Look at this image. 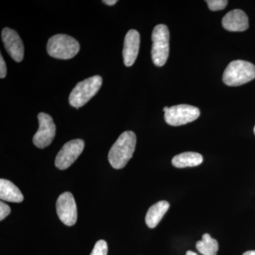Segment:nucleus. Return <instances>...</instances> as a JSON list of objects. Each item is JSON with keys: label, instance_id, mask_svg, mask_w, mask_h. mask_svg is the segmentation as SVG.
Segmentation results:
<instances>
[{"label": "nucleus", "instance_id": "nucleus-1", "mask_svg": "<svg viewBox=\"0 0 255 255\" xmlns=\"http://www.w3.org/2000/svg\"><path fill=\"white\" fill-rule=\"evenodd\" d=\"M136 145V135L132 131L121 134L109 152V162L113 168L120 169L127 165L133 155Z\"/></svg>", "mask_w": 255, "mask_h": 255}, {"label": "nucleus", "instance_id": "nucleus-2", "mask_svg": "<svg viewBox=\"0 0 255 255\" xmlns=\"http://www.w3.org/2000/svg\"><path fill=\"white\" fill-rule=\"evenodd\" d=\"M255 78V65L250 62L238 60L231 62L225 70L223 82L228 86L237 87Z\"/></svg>", "mask_w": 255, "mask_h": 255}, {"label": "nucleus", "instance_id": "nucleus-3", "mask_svg": "<svg viewBox=\"0 0 255 255\" xmlns=\"http://www.w3.org/2000/svg\"><path fill=\"white\" fill-rule=\"evenodd\" d=\"M80 48L77 40L65 34H57L50 37L47 43L48 54L57 59H71L78 54Z\"/></svg>", "mask_w": 255, "mask_h": 255}, {"label": "nucleus", "instance_id": "nucleus-4", "mask_svg": "<svg viewBox=\"0 0 255 255\" xmlns=\"http://www.w3.org/2000/svg\"><path fill=\"white\" fill-rule=\"evenodd\" d=\"M102 85V77L99 75L87 78L77 84L69 97L72 107L79 109L86 105L100 90Z\"/></svg>", "mask_w": 255, "mask_h": 255}, {"label": "nucleus", "instance_id": "nucleus-5", "mask_svg": "<svg viewBox=\"0 0 255 255\" xmlns=\"http://www.w3.org/2000/svg\"><path fill=\"white\" fill-rule=\"evenodd\" d=\"M152 41V61L156 66H163L168 58L169 52V31L166 25L159 24L154 28Z\"/></svg>", "mask_w": 255, "mask_h": 255}, {"label": "nucleus", "instance_id": "nucleus-6", "mask_svg": "<svg viewBox=\"0 0 255 255\" xmlns=\"http://www.w3.org/2000/svg\"><path fill=\"white\" fill-rule=\"evenodd\" d=\"M200 111L197 107L188 105H179L169 107L164 112L166 123L172 127H179L191 123L199 118Z\"/></svg>", "mask_w": 255, "mask_h": 255}, {"label": "nucleus", "instance_id": "nucleus-7", "mask_svg": "<svg viewBox=\"0 0 255 255\" xmlns=\"http://www.w3.org/2000/svg\"><path fill=\"white\" fill-rule=\"evenodd\" d=\"M84 147L85 142L81 139H75L66 142L56 156L55 167L62 170L68 169L81 155Z\"/></svg>", "mask_w": 255, "mask_h": 255}, {"label": "nucleus", "instance_id": "nucleus-8", "mask_svg": "<svg viewBox=\"0 0 255 255\" xmlns=\"http://www.w3.org/2000/svg\"><path fill=\"white\" fill-rule=\"evenodd\" d=\"M38 131L33 137V142L38 148H45L53 142L55 136V125L53 119L46 113L38 114Z\"/></svg>", "mask_w": 255, "mask_h": 255}, {"label": "nucleus", "instance_id": "nucleus-9", "mask_svg": "<svg viewBox=\"0 0 255 255\" xmlns=\"http://www.w3.org/2000/svg\"><path fill=\"white\" fill-rule=\"evenodd\" d=\"M57 214L60 221L68 226H73L78 220V209L73 194L64 192L56 202Z\"/></svg>", "mask_w": 255, "mask_h": 255}, {"label": "nucleus", "instance_id": "nucleus-10", "mask_svg": "<svg viewBox=\"0 0 255 255\" xmlns=\"http://www.w3.org/2000/svg\"><path fill=\"white\" fill-rule=\"evenodd\" d=\"M1 39L5 49L11 58L17 63L22 61L24 46L17 32L9 28H4L1 31Z\"/></svg>", "mask_w": 255, "mask_h": 255}, {"label": "nucleus", "instance_id": "nucleus-11", "mask_svg": "<svg viewBox=\"0 0 255 255\" xmlns=\"http://www.w3.org/2000/svg\"><path fill=\"white\" fill-rule=\"evenodd\" d=\"M140 34L136 30L131 29L128 31L124 39L123 57L126 66L133 65L138 55L140 48Z\"/></svg>", "mask_w": 255, "mask_h": 255}, {"label": "nucleus", "instance_id": "nucleus-12", "mask_svg": "<svg viewBox=\"0 0 255 255\" xmlns=\"http://www.w3.org/2000/svg\"><path fill=\"white\" fill-rule=\"evenodd\" d=\"M222 25L225 29L229 31H244L249 27L248 17L241 9L229 11L223 18Z\"/></svg>", "mask_w": 255, "mask_h": 255}, {"label": "nucleus", "instance_id": "nucleus-13", "mask_svg": "<svg viewBox=\"0 0 255 255\" xmlns=\"http://www.w3.org/2000/svg\"><path fill=\"white\" fill-rule=\"evenodd\" d=\"M0 199L13 203H21L23 196L20 189L12 182L6 179H0Z\"/></svg>", "mask_w": 255, "mask_h": 255}, {"label": "nucleus", "instance_id": "nucleus-14", "mask_svg": "<svg viewBox=\"0 0 255 255\" xmlns=\"http://www.w3.org/2000/svg\"><path fill=\"white\" fill-rule=\"evenodd\" d=\"M169 204L166 201H160L151 206L145 216V223L149 228H154L158 225L167 213Z\"/></svg>", "mask_w": 255, "mask_h": 255}, {"label": "nucleus", "instance_id": "nucleus-15", "mask_svg": "<svg viewBox=\"0 0 255 255\" xmlns=\"http://www.w3.org/2000/svg\"><path fill=\"white\" fill-rule=\"evenodd\" d=\"M202 155L198 152H186L174 156L172 163L177 168L196 167L203 162Z\"/></svg>", "mask_w": 255, "mask_h": 255}, {"label": "nucleus", "instance_id": "nucleus-16", "mask_svg": "<svg viewBox=\"0 0 255 255\" xmlns=\"http://www.w3.org/2000/svg\"><path fill=\"white\" fill-rule=\"evenodd\" d=\"M196 249L203 255H216L219 251V243L209 234L203 235L202 240L196 244Z\"/></svg>", "mask_w": 255, "mask_h": 255}, {"label": "nucleus", "instance_id": "nucleus-17", "mask_svg": "<svg viewBox=\"0 0 255 255\" xmlns=\"http://www.w3.org/2000/svg\"><path fill=\"white\" fill-rule=\"evenodd\" d=\"M107 253H108V246L107 242L100 240L96 243L90 255H107Z\"/></svg>", "mask_w": 255, "mask_h": 255}, {"label": "nucleus", "instance_id": "nucleus-18", "mask_svg": "<svg viewBox=\"0 0 255 255\" xmlns=\"http://www.w3.org/2000/svg\"><path fill=\"white\" fill-rule=\"evenodd\" d=\"M211 11H219L222 10L227 6V0H209L206 1Z\"/></svg>", "mask_w": 255, "mask_h": 255}, {"label": "nucleus", "instance_id": "nucleus-19", "mask_svg": "<svg viewBox=\"0 0 255 255\" xmlns=\"http://www.w3.org/2000/svg\"><path fill=\"white\" fill-rule=\"evenodd\" d=\"M11 209L7 204H5L3 201L0 202V221H3L5 218L9 216Z\"/></svg>", "mask_w": 255, "mask_h": 255}, {"label": "nucleus", "instance_id": "nucleus-20", "mask_svg": "<svg viewBox=\"0 0 255 255\" xmlns=\"http://www.w3.org/2000/svg\"><path fill=\"white\" fill-rule=\"evenodd\" d=\"M7 70H6V63H5L2 55H0V78H4L6 77Z\"/></svg>", "mask_w": 255, "mask_h": 255}, {"label": "nucleus", "instance_id": "nucleus-21", "mask_svg": "<svg viewBox=\"0 0 255 255\" xmlns=\"http://www.w3.org/2000/svg\"><path fill=\"white\" fill-rule=\"evenodd\" d=\"M103 2L105 3L106 4L112 6V5L115 4L117 1V0H105V1H103Z\"/></svg>", "mask_w": 255, "mask_h": 255}, {"label": "nucleus", "instance_id": "nucleus-22", "mask_svg": "<svg viewBox=\"0 0 255 255\" xmlns=\"http://www.w3.org/2000/svg\"><path fill=\"white\" fill-rule=\"evenodd\" d=\"M243 255H255V251L246 252Z\"/></svg>", "mask_w": 255, "mask_h": 255}, {"label": "nucleus", "instance_id": "nucleus-23", "mask_svg": "<svg viewBox=\"0 0 255 255\" xmlns=\"http://www.w3.org/2000/svg\"><path fill=\"white\" fill-rule=\"evenodd\" d=\"M186 255H198L196 253H194L192 251H187V253H186Z\"/></svg>", "mask_w": 255, "mask_h": 255}, {"label": "nucleus", "instance_id": "nucleus-24", "mask_svg": "<svg viewBox=\"0 0 255 255\" xmlns=\"http://www.w3.org/2000/svg\"><path fill=\"white\" fill-rule=\"evenodd\" d=\"M254 132H255V127L254 128Z\"/></svg>", "mask_w": 255, "mask_h": 255}]
</instances>
